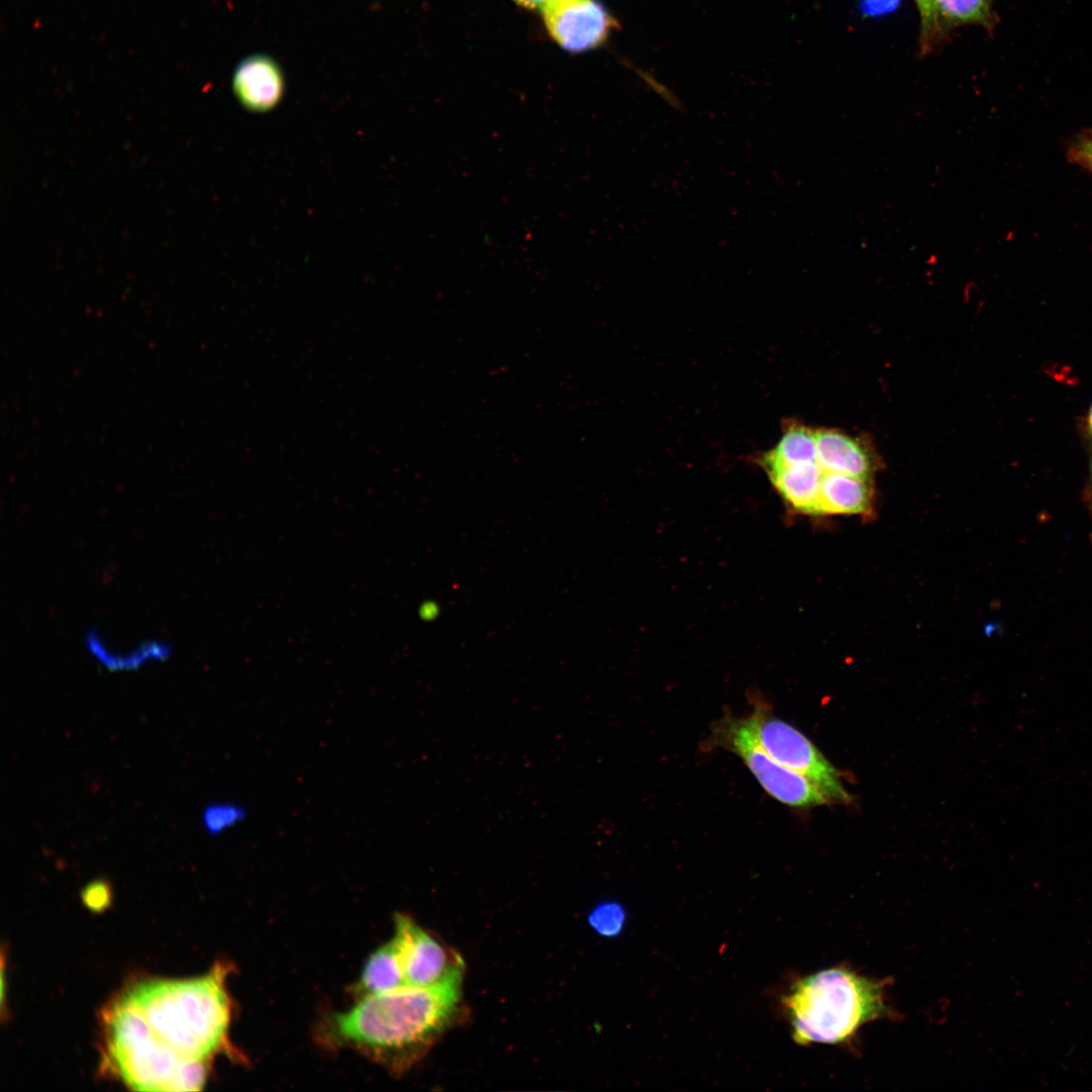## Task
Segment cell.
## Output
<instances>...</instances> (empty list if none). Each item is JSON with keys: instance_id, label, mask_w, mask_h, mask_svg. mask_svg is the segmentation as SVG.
<instances>
[{"instance_id": "obj_11", "label": "cell", "mask_w": 1092, "mask_h": 1092, "mask_svg": "<svg viewBox=\"0 0 1092 1092\" xmlns=\"http://www.w3.org/2000/svg\"><path fill=\"white\" fill-rule=\"evenodd\" d=\"M768 477L793 510L818 516L821 480L824 471L817 462L765 466Z\"/></svg>"}, {"instance_id": "obj_3", "label": "cell", "mask_w": 1092, "mask_h": 1092, "mask_svg": "<svg viewBox=\"0 0 1092 1092\" xmlns=\"http://www.w3.org/2000/svg\"><path fill=\"white\" fill-rule=\"evenodd\" d=\"M888 983L843 966L797 981L783 999L794 1041L849 1043L863 1025L892 1016L886 1002Z\"/></svg>"}, {"instance_id": "obj_15", "label": "cell", "mask_w": 1092, "mask_h": 1092, "mask_svg": "<svg viewBox=\"0 0 1092 1092\" xmlns=\"http://www.w3.org/2000/svg\"><path fill=\"white\" fill-rule=\"evenodd\" d=\"M937 34L946 27L964 24H994L990 0H933Z\"/></svg>"}, {"instance_id": "obj_5", "label": "cell", "mask_w": 1092, "mask_h": 1092, "mask_svg": "<svg viewBox=\"0 0 1092 1092\" xmlns=\"http://www.w3.org/2000/svg\"><path fill=\"white\" fill-rule=\"evenodd\" d=\"M708 745L738 755L764 791L787 806L808 809L830 802L808 779L775 760L761 747L746 716L726 714L713 726Z\"/></svg>"}, {"instance_id": "obj_6", "label": "cell", "mask_w": 1092, "mask_h": 1092, "mask_svg": "<svg viewBox=\"0 0 1092 1092\" xmlns=\"http://www.w3.org/2000/svg\"><path fill=\"white\" fill-rule=\"evenodd\" d=\"M746 717L756 740L775 760L804 776L830 802H851L841 774L805 734L774 716L761 702L754 703Z\"/></svg>"}, {"instance_id": "obj_8", "label": "cell", "mask_w": 1092, "mask_h": 1092, "mask_svg": "<svg viewBox=\"0 0 1092 1092\" xmlns=\"http://www.w3.org/2000/svg\"><path fill=\"white\" fill-rule=\"evenodd\" d=\"M540 12L550 36L571 53L598 48L617 24L597 0H547Z\"/></svg>"}, {"instance_id": "obj_7", "label": "cell", "mask_w": 1092, "mask_h": 1092, "mask_svg": "<svg viewBox=\"0 0 1092 1092\" xmlns=\"http://www.w3.org/2000/svg\"><path fill=\"white\" fill-rule=\"evenodd\" d=\"M392 938L407 986L460 989L464 962L454 948L403 914L395 916Z\"/></svg>"}, {"instance_id": "obj_14", "label": "cell", "mask_w": 1092, "mask_h": 1092, "mask_svg": "<svg viewBox=\"0 0 1092 1092\" xmlns=\"http://www.w3.org/2000/svg\"><path fill=\"white\" fill-rule=\"evenodd\" d=\"M808 462H816L815 430L798 422L786 425L777 446L762 459L764 467Z\"/></svg>"}, {"instance_id": "obj_19", "label": "cell", "mask_w": 1092, "mask_h": 1092, "mask_svg": "<svg viewBox=\"0 0 1092 1092\" xmlns=\"http://www.w3.org/2000/svg\"><path fill=\"white\" fill-rule=\"evenodd\" d=\"M109 899L110 888L105 881L92 882L83 891V900L88 906L95 909L105 906Z\"/></svg>"}, {"instance_id": "obj_1", "label": "cell", "mask_w": 1092, "mask_h": 1092, "mask_svg": "<svg viewBox=\"0 0 1092 1092\" xmlns=\"http://www.w3.org/2000/svg\"><path fill=\"white\" fill-rule=\"evenodd\" d=\"M459 999L460 989L403 986L329 1014L317 1034L325 1045L354 1050L400 1075L452 1024Z\"/></svg>"}, {"instance_id": "obj_10", "label": "cell", "mask_w": 1092, "mask_h": 1092, "mask_svg": "<svg viewBox=\"0 0 1092 1092\" xmlns=\"http://www.w3.org/2000/svg\"><path fill=\"white\" fill-rule=\"evenodd\" d=\"M816 462L824 472L873 479L879 461L863 438L836 429L815 430Z\"/></svg>"}, {"instance_id": "obj_4", "label": "cell", "mask_w": 1092, "mask_h": 1092, "mask_svg": "<svg viewBox=\"0 0 1092 1092\" xmlns=\"http://www.w3.org/2000/svg\"><path fill=\"white\" fill-rule=\"evenodd\" d=\"M106 1067L141 1091H194L205 1084L209 1063L192 1062L168 1048L123 995L102 1017Z\"/></svg>"}, {"instance_id": "obj_2", "label": "cell", "mask_w": 1092, "mask_h": 1092, "mask_svg": "<svg viewBox=\"0 0 1092 1092\" xmlns=\"http://www.w3.org/2000/svg\"><path fill=\"white\" fill-rule=\"evenodd\" d=\"M230 968L216 964L204 976L187 980L149 979L122 994L143 1014L168 1048L192 1062L209 1063L229 1051L232 1014L226 989Z\"/></svg>"}, {"instance_id": "obj_22", "label": "cell", "mask_w": 1092, "mask_h": 1092, "mask_svg": "<svg viewBox=\"0 0 1092 1092\" xmlns=\"http://www.w3.org/2000/svg\"><path fill=\"white\" fill-rule=\"evenodd\" d=\"M1090 473H1091V480H1092V454H1091V458H1090Z\"/></svg>"}, {"instance_id": "obj_17", "label": "cell", "mask_w": 1092, "mask_h": 1092, "mask_svg": "<svg viewBox=\"0 0 1092 1092\" xmlns=\"http://www.w3.org/2000/svg\"><path fill=\"white\" fill-rule=\"evenodd\" d=\"M624 920V911L616 903L601 904L589 915L592 927L605 936L617 935L623 927Z\"/></svg>"}, {"instance_id": "obj_13", "label": "cell", "mask_w": 1092, "mask_h": 1092, "mask_svg": "<svg viewBox=\"0 0 1092 1092\" xmlns=\"http://www.w3.org/2000/svg\"><path fill=\"white\" fill-rule=\"evenodd\" d=\"M405 983L398 949L393 938L378 947L366 961L358 981L353 986L356 999L389 992Z\"/></svg>"}, {"instance_id": "obj_21", "label": "cell", "mask_w": 1092, "mask_h": 1092, "mask_svg": "<svg viewBox=\"0 0 1092 1092\" xmlns=\"http://www.w3.org/2000/svg\"><path fill=\"white\" fill-rule=\"evenodd\" d=\"M1087 426H1088V431H1089L1090 435L1092 436V404H1091L1089 413H1088Z\"/></svg>"}, {"instance_id": "obj_18", "label": "cell", "mask_w": 1092, "mask_h": 1092, "mask_svg": "<svg viewBox=\"0 0 1092 1092\" xmlns=\"http://www.w3.org/2000/svg\"><path fill=\"white\" fill-rule=\"evenodd\" d=\"M1070 160L1092 172V130L1078 138L1069 151Z\"/></svg>"}, {"instance_id": "obj_16", "label": "cell", "mask_w": 1092, "mask_h": 1092, "mask_svg": "<svg viewBox=\"0 0 1092 1092\" xmlns=\"http://www.w3.org/2000/svg\"><path fill=\"white\" fill-rule=\"evenodd\" d=\"M247 809L235 802L208 804L202 812V826L210 836H218L246 820Z\"/></svg>"}, {"instance_id": "obj_20", "label": "cell", "mask_w": 1092, "mask_h": 1092, "mask_svg": "<svg viewBox=\"0 0 1092 1092\" xmlns=\"http://www.w3.org/2000/svg\"><path fill=\"white\" fill-rule=\"evenodd\" d=\"M513 1L516 2L517 4H519L522 7L540 11L547 0H513Z\"/></svg>"}, {"instance_id": "obj_12", "label": "cell", "mask_w": 1092, "mask_h": 1092, "mask_svg": "<svg viewBox=\"0 0 1092 1092\" xmlns=\"http://www.w3.org/2000/svg\"><path fill=\"white\" fill-rule=\"evenodd\" d=\"M873 479L824 472L821 480L818 516L861 515L872 513Z\"/></svg>"}, {"instance_id": "obj_9", "label": "cell", "mask_w": 1092, "mask_h": 1092, "mask_svg": "<svg viewBox=\"0 0 1092 1092\" xmlns=\"http://www.w3.org/2000/svg\"><path fill=\"white\" fill-rule=\"evenodd\" d=\"M233 90L240 103L252 112H267L283 98L285 78L271 57L257 54L245 58L235 69Z\"/></svg>"}]
</instances>
